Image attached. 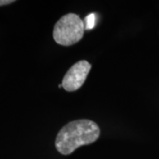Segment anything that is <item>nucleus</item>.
Returning a JSON list of instances; mask_svg holds the SVG:
<instances>
[{
	"instance_id": "3",
	"label": "nucleus",
	"mask_w": 159,
	"mask_h": 159,
	"mask_svg": "<svg viewBox=\"0 0 159 159\" xmlns=\"http://www.w3.org/2000/svg\"><path fill=\"white\" fill-rule=\"evenodd\" d=\"M91 65L86 61H80L69 69L62 80L63 88L67 91H75L82 87L87 78Z\"/></svg>"
},
{
	"instance_id": "6",
	"label": "nucleus",
	"mask_w": 159,
	"mask_h": 159,
	"mask_svg": "<svg viewBox=\"0 0 159 159\" xmlns=\"http://www.w3.org/2000/svg\"><path fill=\"white\" fill-rule=\"evenodd\" d=\"M58 87H59V88H61V87H62V84H60L58 85Z\"/></svg>"
},
{
	"instance_id": "4",
	"label": "nucleus",
	"mask_w": 159,
	"mask_h": 159,
	"mask_svg": "<svg viewBox=\"0 0 159 159\" xmlns=\"http://www.w3.org/2000/svg\"><path fill=\"white\" fill-rule=\"evenodd\" d=\"M86 25H85V29H91L94 27L95 23V16L94 14L89 15L88 17L85 18Z\"/></svg>"
},
{
	"instance_id": "1",
	"label": "nucleus",
	"mask_w": 159,
	"mask_h": 159,
	"mask_svg": "<svg viewBox=\"0 0 159 159\" xmlns=\"http://www.w3.org/2000/svg\"><path fill=\"white\" fill-rule=\"evenodd\" d=\"M100 130L97 123L89 119L69 122L59 131L55 148L61 154L67 156L83 145L92 144L98 139Z\"/></svg>"
},
{
	"instance_id": "2",
	"label": "nucleus",
	"mask_w": 159,
	"mask_h": 159,
	"mask_svg": "<svg viewBox=\"0 0 159 159\" xmlns=\"http://www.w3.org/2000/svg\"><path fill=\"white\" fill-rule=\"evenodd\" d=\"M85 30V22L78 15L68 13L60 19L53 30V39L57 44L71 46L79 42Z\"/></svg>"
},
{
	"instance_id": "5",
	"label": "nucleus",
	"mask_w": 159,
	"mask_h": 159,
	"mask_svg": "<svg viewBox=\"0 0 159 159\" xmlns=\"http://www.w3.org/2000/svg\"><path fill=\"white\" fill-rule=\"evenodd\" d=\"M14 2V0H0V6L9 5V4Z\"/></svg>"
}]
</instances>
